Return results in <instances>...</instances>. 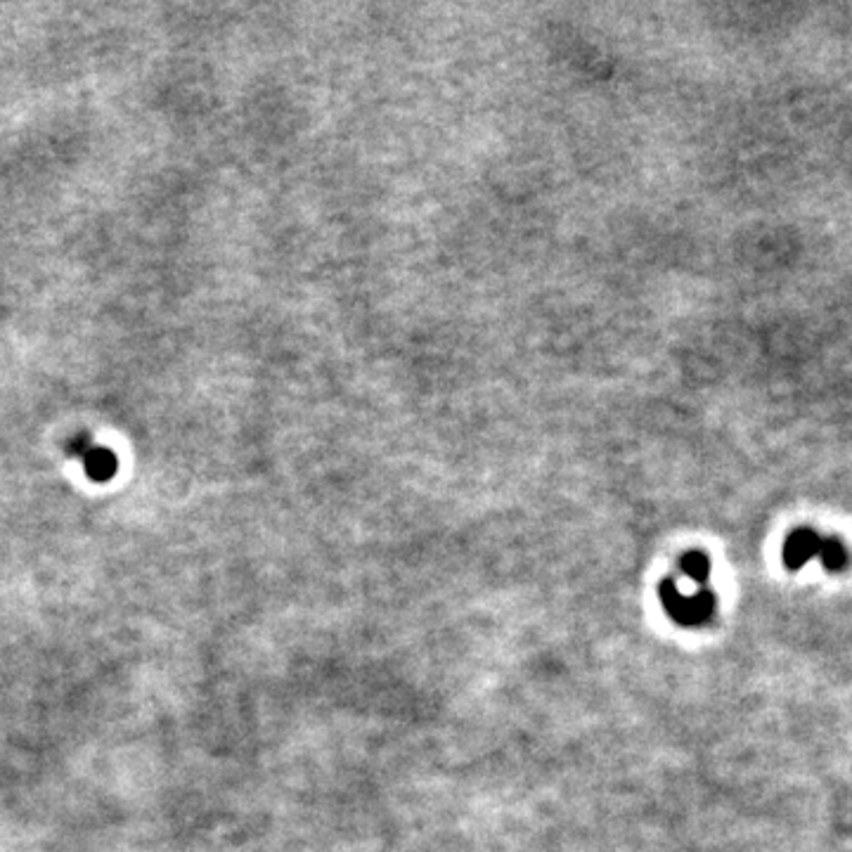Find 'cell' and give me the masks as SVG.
Segmentation results:
<instances>
[{
	"label": "cell",
	"instance_id": "6da1fadb",
	"mask_svg": "<svg viewBox=\"0 0 852 852\" xmlns=\"http://www.w3.org/2000/svg\"><path fill=\"white\" fill-rule=\"evenodd\" d=\"M663 602H665V609L668 614L675 618V621L684 622V625H698V622H706L715 611V597L701 589L698 595L694 597H684L680 595L675 589L672 582H665L661 589Z\"/></svg>",
	"mask_w": 852,
	"mask_h": 852
},
{
	"label": "cell",
	"instance_id": "7a4b0ae2",
	"mask_svg": "<svg viewBox=\"0 0 852 852\" xmlns=\"http://www.w3.org/2000/svg\"><path fill=\"white\" fill-rule=\"evenodd\" d=\"M822 535H817V530H812V528L803 526L796 528L784 542V564L791 571H800L805 564L819 556V549H822Z\"/></svg>",
	"mask_w": 852,
	"mask_h": 852
},
{
	"label": "cell",
	"instance_id": "3957f363",
	"mask_svg": "<svg viewBox=\"0 0 852 852\" xmlns=\"http://www.w3.org/2000/svg\"><path fill=\"white\" fill-rule=\"evenodd\" d=\"M83 467H86V473H88L90 479L97 480V483H104L116 473L119 469V460H116V455L107 447H90L86 457H83Z\"/></svg>",
	"mask_w": 852,
	"mask_h": 852
},
{
	"label": "cell",
	"instance_id": "277c9868",
	"mask_svg": "<svg viewBox=\"0 0 852 852\" xmlns=\"http://www.w3.org/2000/svg\"><path fill=\"white\" fill-rule=\"evenodd\" d=\"M819 559L824 564L826 571L839 573L848 566V549L839 538H824L822 540V549H819Z\"/></svg>",
	"mask_w": 852,
	"mask_h": 852
},
{
	"label": "cell",
	"instance_id": "5b68a950",
	"mask_svg": "<svg viewBox=\"0 0 852 852\" xmlns=\"http://www.w3.org/2000/svg\"><path fill=\"white\" fill-rule=\"evenodd\" d=\"M680 566H682L684 575H687V578H691L694 582L708 581L710 562H708V556H706L704 552H687V555L682 556Z\"/></svg>",
	"mask_w": 852,
	"mask_h": 852
},
{
	"label": "cell",
	"instance_id": "8992f818",
	"mask_svg": "<svg viewBox=\"0 0 852 852\" xmlns=\"http://www.w3.org/2000/svg\"><path fill=\"white\" fill-rule=\"evenodd\" d=\"M69 450H71V455H79V457H86V453H88L90 450V446H88V439H86V436H81V439H76L74 443H71V447H69Z\"/></svg>",
	"mask_w": 852,
	"mask_h": 852
}]
</instances>
